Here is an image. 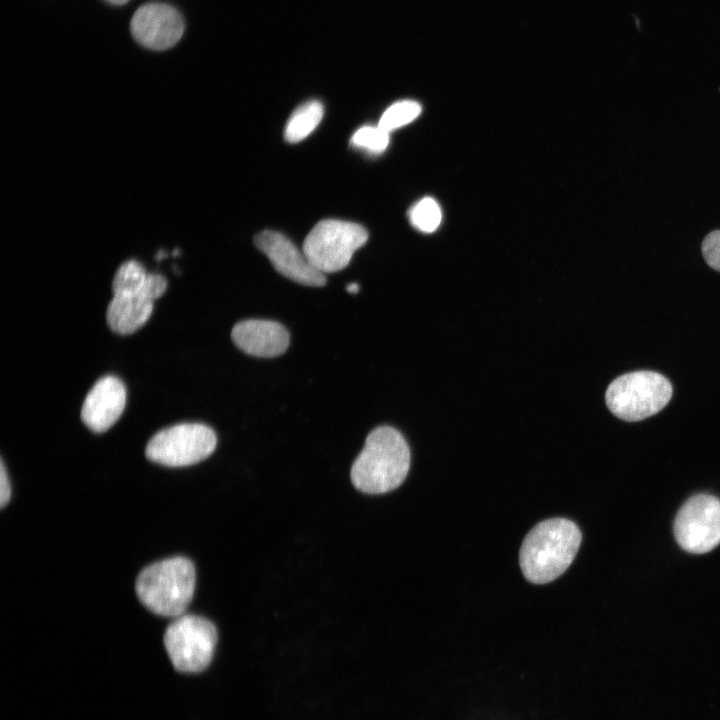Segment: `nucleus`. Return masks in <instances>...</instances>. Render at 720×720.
<instances>
[{
    "label": "nucleus",
    "instance_id": "1",
    "mask_svg": "<svg viewBox=\"0 0 720 720\" xmlns=\"http://www.w3.org/2000/svg\"><path fill=\"white\" fill-rule=\"evenodd\" d=\"M577 525L552 518L534 526L523 540L519 564L525 578L535 584L553 581L570 566L581 543Z\"/></svg>",
    "mask_w": 720,
    "mask_h": 720
},
{
    "label": "nucleus",
    "instance_id": "2",
    "mask_svg": "<svg viewBox=\"0 0 720 720\" xmlns=\"http://www.w3.org/2000/svg\"><path fill=\"white\" fill-rule=\"evenodd\" d=\"M410 468V451L402 434L393 427L372 430L351 467V481L367 494H382L399 487Z\"/></svg>",
    "mask_w": 720,
    "mask_h": 720
},
{
    "label": "nucleus",
    "instance_id": "3",
    "mask_svg": "<svg viewBox=\"0 0 720 720\" xmlns=\"http://www.w3.org/2000/svg\"><path fill=\"white\" fill-rule=\"evenodd\" d=\"M195 582L193 563L179 556L144 568L137 577L135 590L141 603L151 612L177 618L190 604Z\"/></svg>",
    "mask_w": 720,
    "mask_h": 720
},
{
    "label": "nucleus",
    "instance_id": "4",
    "mask_svg": "<svg viewBox=\"0 0 720 720\" xmlns=\"http://www.w3.org/2000/svg\"><path fill=\"white\" fill-rule=\"evenodd\" d=\"M672 385L653 371H635L619 376L608 386L605 399L618 418L636 422L662 410L670 401Z\"/></svg>",
    "mask_w": 720,
    "mask_h": 720
},
{
    "label": "nucleus",
    "instance_id": "5",
    "mask_svg": "<svg viewBox=\"0 0 720 720\" xmlns=\"http://www.w3.org/2000/svg\"><path fill=\"white\" fill-rule=\"evenodd\" d=\"M367 239L368 232L360 224L325 219L309 232L302 250L318 271L333 273L344 269Z\"/></svg>",
    "mask_w": 720,
    "mask_h": 720
},
{
    "label": "nucleus",
    "instance_id": "6",
    "mask_svg": "<svg viewBox=\"0 0 720 720\" xmlns=\"http://www.w3.org/2000/svg\"><path fill=\"white\" fill-rule=\"evenodd\" d=\"M163 641L177 671L197 673L207 668L213 658L217 630L204 617L183 614L167 627Z\"/></svg>",
    "mask_w": 720,
    "mask_h": 720
},
{
    "label": "nucleus",
    "instance_id": "7",
    "mask_svg": "<svg viewBox=\"0 0 720 720\" xmlns=\"http://www.w3.org/2000/svg\"><path fill=\"white\" fill-rule=\"evenodd\" d=\"M214 431L200 423H181L157 432L148 442L146 457L169 467L196 464L215 450Z\"/></svg>",
    "mask_w": 720,
    "mask_h": 720
},
{
    "label": "nucleus",
    "instance_id": "8",
    "mask_svg": "<svg viewBox=\"0 0 720 720\" xmlns=\"http://www.w3.org/2000/svg\"><path fill=\"white\" fill-rule=\"evenodd\" d=\"M678 544L691 553H706L720 544V500L708 494L688 499L674 522Z\"/></svg>",
    "mask_w": 720,
    "mask_h": 720
},
{
    "label": "nucleus",
    "instance_id": "9",
    "mask_svg": "<svg viewBox=\"0 0 720 720\" xmlns=\"http://www.w3.org/2000/svg\"><path fill=\"white\" fill-rule=\"evenodd\" d=\"M130 30L142 46L152 50H166L182 37L184 20L173 6L151 2L136 10L130 22Z\"/></svg>",
    "mask_w": 720,
    "mask_h": 720
},
{
    "label": "nucleus",
    "instance_id": "10",
    "mask_svg": "<svg viewBox=\"0 0 720 720\" xmlns=\"http://www.w3.org/2000/svg\"><path fill=\"white\" fill-rule=\"evenodd\" d=\"M254 243L283 276L306 286L325 285V275L311 264L303 250L280 232L262 231L255 236Z\"/></svg>",
    "mask_w": 720,
    "mask_h": 720
},
{
    "label": "nucleus",
    "instance_id": "11",
    "mask_svg": "<svg viewBox=\"0 0 720 720\" xmlns=\"http://www.w3.org/2000/svg\"><path fill=\"white\" fill-rule=\"evenodd\" d=\"M125 404L123 382L115 376H104L88 392L82 405L81 419L93 432H105L119 419Z\"/></svg>",
    "mask_w": 720,
    "mask_h": 720
},
{
    "label": "nucleus",
    "instance_id": "12",
    "mask_svg": "<svg viewBox=\"0 0 720 720\" xmlns=\"http://www.w3.org/2000/svg\"><path fill=\"white\" fill-rule=\"evenodd\" d=\"M231 337L239 349L256 357L279 356L289 345V334L285 327L271 320L241 321L233 327Z\"/></svg>",
    "mask_w": 720,
    "mask_h": 720
},
{
    "label": "nucleus",
    "instance_id": "13",
    "mask_svg": "<svg viewBox=\"0 0 720 720\" xmlns=\"http://www.w3.org/2000/svg\"><path fill=\"white\" fill-rule=\"evenodd\" d=\"M153 301L143 293L114 295L106 313L110 329L123 335L135 332L151 316Z\"/></svg>",
    "mask_w": 720,
    "mask_h": 720
},
{
    "label": "nucleus",
    "instance_id": "14",
    "mask_svg": "<svg viewBox=\"0 0 720 720\" xmlns=\"http://www.w3.org/2000/svg\"><path fill=\"white\" fill-rule=\"evenodd\" d=\"M167 288L166 279L159 274L147 273L142 264L128 260L117 269L113 282V295L143 293L155 300Z\"/></svg>",
    "mask_w": 720,
    "mask_h": 720
},
{
    "label": "nucleus",
    "instance_id": "15",
    "mask_svg": "<svg viewBox=\"0 0 720 720\" xmlns=\"http://www.w3.org/2000/svg\"><path fill=\"white\" fill-rule=\"evenodd\" d=\"M323 117V106L317 100L308 101L299 106L290 116L284 130V138L289 143H297L312 133Z\"/></svg>",
    "mask_w": 720,
    "mask_h": 720
},
{
    "label": "nucleus",
    "instance_id": "16",
    "mask_svg": "<svg viewBox=\"0 0 720 720\" xmlns=\"http://www.w3.org/2000/svg\"><path fill=\"white\" fill-rule=\"evenodd\" d=\"M421 113V106L416 101L402 100L392 104L382 114L378 126L391 132L412 122Z\"/></svg>",
    "mask_w": 720,
    "mask_h": 720
},
{
    "label": "nucleus",
    "instance_id": "17",
    "mask_svg": "<svg viewBox=\"0 0 720 720\" xmlns=\"http://www.w3.org/2000/svg\"><path fill=\"white\" fill-rule=\"evenodd\" d=\"M410 221L418 230L426 233L435 231L441 222V209L430 197L416 203L409 212Z\"/></svg>",
    "mask_w": 720,
    "mask_h": 720
},
{
    "label": "nucleus",
    "instance_id": "18",
    "mask_svg": "<svg viewBox=\"0 0 720 720\" xmlns=\"http://www.w3.org/2000/svg\"><path fill=\"white\" fill-rule=\"evenodd\" d=\"M389 144V132L380 126H363L351 137L353 147L378 154L383 152Z\"/></svg>",
    "mask_w": 720,
    "mask_h": 720
},
{
    "label": "nucleus",
    "instance_id": "19",
    "mask_svg": "<svg viewBox=\"0 0 720 720\" xmlns=\"http://www.w3.org/2000/svg\"><path fill=\"white\" fill-rule=\"evenodd\" d=\"M701 249L706 263L720 272V230L710 232L704 238Z\"/></svg>",
    "mask_w": 720,
    "mask_h": 720
},
{
    "label": "nucleus",
    "instance_id": "20",
    "mask_svg": "<svg viewBox=\"0 0 720 720\" xmlns=\"http://www.w3.org/2000/svg\"><path fill=\"white\" fill-rule=\"evenodd\" d=\"M11 497V486L3 460L0 464V507L4 508Z\"/></svg>",
    "mask_w": 720,
    "mask_h": 720
},
{
    "label": "nucleus",
    "instance_id": "21",
    "mask_svg": "<svg viewBox=\"0 0 720 720\" xmlns=\"http://www.w3.org/2000/svg\"><path fill=\"white\" fill-rule=\"evenodd\" d=\"M360 287L356 282L349 283L346 286V291L351 294H356L359 291Z\"/></svg>",
    "mask_w": 720,
    "mask_h": 720
},
{
    "label": "nucleus",
    "instance_id": "22",
    "mask_svg": "<svg viewBox=\"0 0 720 720\" xmlns=\"http://www.w3.org/2000/svg\"><path fill=\"white\" fill-rule=\"evenodd\" d=\"M107 2L115 5H122L128 2L129 0H106Z\"/></svg>",
    "mask_w": 720,
    "mask_h": 720
}]
</instances>
